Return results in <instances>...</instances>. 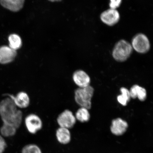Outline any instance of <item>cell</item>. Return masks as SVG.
<instances>
[{"mask_svg":"<svg viewBox=\"0 0 153 153\" xmlns=\"http://www.w3.org/2000/svg\"><path fill=\"white\" fill-rule=\"evenodd\" d=\"M0 115L3 123L8 124L17 129L22 124V112L18 109L10 97L3 99L0 102Z\"/></svg>","mask_w":153,"mask_h":153,"instance_id":"cell-1","label":"cell"},{"mask_svg":"<svg viewBox=\"0 0 153 153\" xmlns=\"http://www.w3.org/2000/svg\"><path fill=\"white\" fill-rule=\"evenodd\" d=\"M133 50L131 43L126 40L121 39L114 45L112 51V56L117 62H124L131 56Z\"/></svg>","mask_w":153,"mask_h":153,"instance_id":"cell-2","label":"cell"},{"mask_svg":"<svg viewBox=\"0 0 153 153\" xmlns=\"http://www.w3.org/2000/svg\"><path fill=\"white\" fill-rule=\"evenodd\" d=\"M94 90L90 85L87 87L78 88L74 92L76 102L81 107L90 109L91 107V99Z\"/></svg>","mask_w":153,"mask_h":153,"instance_id":"cell-3","label":"cell"},{"mask_svg":"<svg viewBox=\"0 0 153 153\" xmlns=\"http://www.w3.org/2000/svg\"><path fill=\"white\" fill-rule=\"evenodd\" d=\"M131 44L133 49L141 54L148 53L151 48L150 41L148 37L142 33L137 34L134 36Z\"/></svg>","mask_w":153,"mask_h":153,"instance_id":"cell-4","label":"cell"},{"mask_svg":"<svg viewBox=\"0 0 153 153\" xmlns=\"http://www.w3.org/2000/svg\"><path fill=\"white\" fill-rule=\"evenodd\" d=\"M25 125L29 133L34 134L43 127V122L37 115L30 114L25 120Z\"/></svg>","mask_w":153,"mask_h":153,"instance_id":"cell-5","label":"cell"},{"mask_svg":"<svg viewBox=\"0 0 153 153\" xmlns=\"http://www.w3.org/2000/svg\"><path fill=\"white\" fill-rule=\"evenodd\" d=\"M75 116L71 111L66 110L59 115L57 118V124L59 127L70 129L74 127L76 123Z\"/></svg>","mask_w":153,"mask_h":153,"instance_id":"cell-6","label":"cell"},{"mask_svg":"<svg viewBox=\"0 0 153 153\" xmlns=\"http://www.w3.org/2000/svg\"><path fill=\"white\" fill-rule=\"evenodd\" d=\"M100 19L103 23L108 26H112L119 22L120 15L117 10L110 8L101 13Z\"/></svg>","mask_w":153,"mask_h":153,"instance_id":"cell-7","label":"cell"},{"mask_svg":"<svg viewBox=\"0 0 153 153\" xmlns=\"http://www.w3.org/2000/svg\"><path fill=\"white\" fill-rule=\"evenodd\" d=\"M16 55V51L9 47L3 46L0 47V64L4 65L13 62Z\"/></svg>","mask_w":153,"mask_h":153,"instance_id":"cell-8","label":"cell"},{"mask_svg":"<svg viewBox=\"0 0 153 153\" xmlns=\"http://www.w3.org/2000/svg\"><path fill=\"white\" fill-rule=\"evenodd\" d=\"M72 78L74 83L79 88H85L90 85V77L83 70H78L74 72Z\"/></svg>","mask_w":153,"mask_h":153,"instance_id":"cell-9","label":"cell"},{"mask_svg":"<svg viewBox=\"0 0 153 153\" xmlns=\"http://www.w3.org/2000/svg\"><path fill=\"white\" fill-rule=\"evenodd\" d=\"M128 124L126 120L118 118L113 120L110 129L111 132L117 136L121 135L127 131Z\"/></svg>","mask_w":153,"mask_h":153,"instance_id":"cell-10","label":"cell"},{"mask_svg":"<svg viewBox=\"0 0 153 153\" xmlns=\"http://www.w3.org/2000/svg\"><path fill=\"white\" fill-rule=\"evenodd\" d=\"M17 108H27L30 104V98L27 93L21 91L15 95H9Z\"/></svg>","mask_w":153,"mask_h":153,"instance_id":"cell-11","label":"cell"},{"mask_svg":"<svg viewBox=\"0 0 153 153\" xmlns=\"http://www.w3.org/2000/svg\"><path fill=\"white\" fill-rule=\"evenodd\" d=\"M25 1V0H0V3L4 8L17 12L22 8Z\"/></svg>","mask_w":153,"mask_h":153,"instance_id":"cell-12","label":"cell"},{"mask_svg":"<svg viewBox=\"0 0 153 153\" xmlns=\"http://www.w3.org/2000/svg\"><path fill=\"white\" fill-rule=\"evenodd\" d=\"M56 137L57 141L62 145H66L71 141V135L69 129L59 127L56 130Z\"/></svg>","mask_w":153,"mask_h":153,"instance_id":"cell-13","label":"cell"},{"mask_svg":"<svg viewBox=\"0 0 153 153\" xmlns=\"http://www.w3.org/2000/svg\"><path fill=\"white\" fill-rule=\"evenodd\" d=\"M129 91L131 98L133 99L138 98L141 101L146 100L147 92L144 88L135 85H133Z\"/></svg>","mask_w":153,"mask_h":153,"instance_id":"cell-14","label":"cell"},{"mask_svg":"<svg viewBox=\"0 0 153 153\" xmlns=\"http://www.w3.org/2000/svg\"><path fill=\"white\" fill-rule=\"evenodd\" d=\"M75 116L76 120L82 123L88 121L91 117L88 110L83 107L77 110Z\"/></svg>","mask_w":153,"mask_h":153,"instance_id":"cell-15","label":"cell"},{"mask_svg":"<svg viewBox=\"0 0 153 153\" xmlns=\"http://www.w3.org/2000/svg\"><path fill=\"white\" fill-rule=\"evenodd\" d=\"M120 91L121 94L117 97V101L122 106H126L131 98L129 91L126 88L122 87L120 89Z\"/></svg>","mask_w":153,"mask_h":153,"instance_id":"cell-16","label":"cell"},{"mask_svg":"<svg viewBox=\"0 0 153 153\" xmlns=\"http://www.w3.org/2000/svg\"><path fill=\"white\" fill-rule=\"evenodd\" d=\"M9 47L16 51L22 45V41L20 36L16 34H13L10 35L8 38Z\"/></svg>","mask_w":153,"mask_h":153,"instance_id":"cell-17","label":"cell"},{"mask_svg":"<svg viewBox=\"0 0 153 153\" xmlns=\"http://www.w3.org/2000/svg\"><path fill=\"white\" fill-rule=\"evenodd\" d=\"M17 129L12 126L3 123L0 129V132L2 136L9 137L14 136L16 133Z\"/></svg>","mask_w":153,"mask_h":153,"instance_id":"cell-18","label":"cell"},{"mask_svg":"<svg viewBox=\"0 0 153 153\" xmlns=\"http://www.w3.org/2000/svg\"><path fill=\"white\" fill-rule=\"evenodd\" d=\"M21 153H43L40 147L37 145L30 143L23 148Z\"/></svg>","mask_w":153,"mask_h":153,"instance_id":"cell-19","label":"cell"},{"mask_svg":"<svg viewBox=\"0 0 153 153\" xmlns=\"http://www.w3.org/2000/svg\"><path fill=\"white\" fill-rule=\"evenodd\" d=\"M110 8L117 9L121 5L122 0H110Z\"/></svg>","mask_w":153,"mask_h":153,"instance_id":"cell-20","label":"cell"},{"mask_svg":"<svg viewBox=\"0 0 153 153\" xmlns=\"http://www.w3.org/2000/svg\"><path fill=\"white\" fill-rule=\"evenodd\" d=\"M7 147V144L2 136L0 135V153H3Z\"/></svg>","mask_w":153,"mask_h":153,"instance_id":"cell-21","label":"cell"},{"mask_svg":"<svg viewBox=\"0 0 153 153\" xmlns=\"http://www.w3.org/2000/svg\"><path fill=\"white\" fill-rule=\"evenodd\" d=\"M49 1H51L52 2H54V1H61V0H49Z\"/></svg>","mask_w":153,"mask_h":153,"instance_id":"cell-22","label":"cell"}]
</instances>
